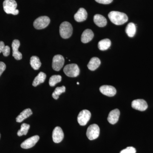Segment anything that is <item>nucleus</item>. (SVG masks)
I'll use <instances>...</instances> for the list:
<instances>
[{"instance_id":"obj_1","label":"nucleus","mask_w":153,"mask_h":153,"mask_svg":"<svg viewBox=\"0 0 153 153\" xmlns=\"http://www.w3.org/2000/svg\"><path fill=\"white\" fill-rule=\"evenodd\" d=\"M108 16L111 22L117 25H123L128 20V17L125 13L117 11L110 12Z\"/></svg>"},{"instance_id":"obj_2","label":"nucleus","mask_w":153,"mask_h":153,"mask_svg":"<svg viewBox=\"0 0 153 153\" xmlns=\"http://www.w3.org/2000/svg\"><path fill=\"white\" fill-rule=\"evenodd\" d=\"M17 4L15 0H5L3 3V7L6 13L17 15L19 10L16 9Z\"/></svg>"},{"instance_id":"obj_3","label":"nucleus","mask_w":153,"mask_h":153,"mask_svg":"<svg viewBox=\"0 0 153 153\" xmlns=\"http://www.w3.org/2000/svg\"><path fill=\"white\" fill-rule=\"evenodd\" d=\"M73 28L71 24L67 22H63L60 25V36L64 39H67L71 36Z\"/></svg>"},{"instance_id":"obj_4","label":"nucleus","mask_w":153,"mask_h":153,"mask_svg":"<svg viewBox=\"0 0 153 153\" xmlns=\"http://www.w3.org/2000/svg\"><path fill=\"white\" fill-rule=\"evenodd\" d=\"M63 71L66 75L69 77H74L78 76L79 74V68L76 64H68L64 67Z\"/></svg>"},{"instance_id":"obj_5","label":"nucleus","mask_w":153,"mask_h":153,"mask_svg":"<svg viewBox=\"0 0 153 153\" xmlns=\"http://www.w3.org/2000/svg\"><path fill=\"white\" fill-rule=\"evenodd\" d=\"M50 22V19L48 17L46 16L39 17L35 20L33 26L37 30H42L47 27Z\"/></svg>"},{"instance_id":"obj_6","label":"nucleus","mask_w":153,"mask_h":153,"mask_svg":"<svg viewBox=\"0 0 153 153\" xmlns=\"http://www.w3.org/2000/svg\"><path fill=\"white\" fill-rule=\"evenodd\" d=\"M100 134V128L97 125L94 124L88 128L86 136L90 140L96 139Z\"/></svg>"},{"instance_id":"obj_7","label":"nucleus","mask_w":153,"mask_h":153,"mask_svg":"<svg viewBox=\"0 0 153 153\" xmlns=\"http://www.w3.org/2000/svg\"><path fill=\"white\" fill-rule=\"evenodd\" d=\"M91 114L88 110H83L80 111L77 117V121L80 126L86 125L90 120Z\"/></svg>"},{"instance_id":"obj_8","label":"nucleus","mask_w":153,"mask_h":153,"mask_svg":"<svg viewBox=\"0 0 153 153\" xmlns=\"http://www.w3.org/2000/svg\"><path fill=\"white\" fill-rule=\"evenodd\" d=\"M65 60L62 55H55L52 60V67L54 70L59 71L64 65Z\"/></svg>"},{"instance_id":"obj_9","label":"nucleus","mask_w":153,"mask_h":153,"mask_svg":"<svg viewBox=\"0 0 153 153\" xmlns=\"http://www.w3.org/2000/svg\"><path fill=\"white\" fill-rule=\"evenodd\" d=\"M39 136L35 135L31 137L23 142L21 145V147L24 149H29L33 147L39 140Z\"/></svg>"},{"instance_id":"obj_10","label":"nucleus","mask_w":153,"mask_h":153,"mask_svg":"<svg viewBox=\"0 0 153 153\" xmlns=\"http://www.w3.org/2000/svg\"><path fill=\"white\" fill-rule=\"evenodd\" d=\"M131 106L134 109L143 111L148 108V104L144 100L137 99L132 101Z\"/></svg>"},{"instance_id":"obj_11","label":"nucleus","mask_w":153,"mask_h":153,"mask_svg":"<svg viewBox=\"0 0 153 153\" xmlns=\"http://www.w3.org/2000/svg\"><path fill=\"white\" fill-rule=\"evenodd\" d=\"M52 137L54 143H58L61 142L64 138V133L62 128L60 127H56L53 130Z\"/></svg>"},{"instance_id":"obj_12","label":"nucleus","mask_w":153,"mask_h":153,"mask_svg":"<svg viewBox=\"0 0 153 153\" xmlns=\"http://www.w3.org/2000/svg\"><path fill=\"white\" fill-rule=\"evenodd\" d=\"M100 91L102 94L108 97L114 96L116 94V89L113 86L103 85L100 88Z\"/></svg>"},{"instance_id":"obj_13","label":"nucleus","mask_w":153,"mask_h":153,"mask_svg":"<svg viewBox=\"0 0 153 153\" xmlns=\"http://www.w3.org/2000/svg\"><path fill=\"white\" fill-rule=\"evenodd\" d=\"M20 46V42L18 40H14L12 43L13 48V56L16 60H20L22 59V55L19 51V48Z\"/></svg>"},{"instance_id":"obj_14","label":"nucleus","mask_w":153,"mask_h":153,"mask_svg":"<svg viewBox=\"0 0 153 153\" xmlns=\"http://www.w3.org/2000/svg\"><path fill=\"white\" fill-rule=\"evenodd\" d=\"M120 111L118 109H115L111 111L108 114L107 120L108 122L111 124L116 123L119 118Z\"/></svg>"},{"instance_id":"obj_15","label":"nucleus","mask_w":153,"mask_h":153,"mask_svg":"<svg viewBox=\"0 0 153 153\" xmlns=\"http://www.w3.org/2000/svg\"><path fill=\"white\" fill-rule=\"evenodd\" d=\"M87 13L85 9L83 8H80L77 13L74 15V19L77 22H84L87 19Z\"/></svg>"},{"instance_id":"obj_16","label":"nucleus","mask_w":153,"mask_h":153,"mask_svg":"<svg viewBox=\"0 0 153 153\" xmlns=\"http://www.w3.org/2000/svg\"><path fill=\"white\" fill-rule=\"evenodd\" d=\"M94 34L92 30L90 29L85 30L82 33L81 36V40L84 44L88 43L93 39Z\"/></svg>"},{"instance_id":"obj_17","label":"nucleus","mask_w":153,"mask_h":153,"mask_svg":"<svg viewBox=\"0 0 153 153\" xmlns=\"http://www.w3.org/2000/svg\"><path fill=\"white\" fill-rule=\"evenodd\" d=\"M94 22L95 25L99 27H102L106 26L107 20L103 16L99 14H96L94 17Z\"/></svg>"},{"instance_id":"obj_18","label":"nucleus","mask_w":153,"mask_h":153,"mask_svg":"<svg viewBox=\"0 0 153 153\" xmlns=\"http://www.w3.org/2000/svg\"><path fill=\"white\" fill-rule=\"evenodd\" d=\"M33 114V111L30 108L25 109L21 112V113L16 118L17 122L21 123L23 120L29 117Z\"/></svg>"},{"instance_id":"obj_19","label":"nucleus","mask_w":153,"mask_h":153,"mask_svg":"<svg viewBox=\"0 0 153 153\" xmlns=\"http://www.w3.org/2000/svg\"><path fill=\"white\" fill-rule=\"evenodd\" d=\"M100 63L101 62L98 57H93L91 59L88 64L87 66L89 70L94 71L97 68H98Z\"/></svg>"},{"instance_id":"obj_20","label":"nucleus","mask_w":153,"mask_h":153,"mask_svg":"<svg viewBox=\"0 0 153 153\" xmlns=\"http://www.w3.org/2000/svg\"><path fill=\"white\" fill-rule=\"evenodd\" d=\"M46 77L47 75L45 73L43 72H40L34 79L33 83V86L36 87L41 83L44 82Z\"/></svg>"},{"instance_id":"obj_21","label":"nucleus","mask_w":153,"mask_h":153,"mask_svg":"<svg viewBox=\"0 0 153 153\" xmlns=\"http://www.w3.org/2000/svg\"><path fill=\"white\" fill-rule=\"evenodd\" d=\"M111 45V41L108 39L102 40L98 43V48L101 51H105L108 49Z\"/></svg>"},{"instance_id":"obj_22","label":"nucleus","mask_w":153,"mask_h":153,"mask_svg":"<svg viewBox=\"0 0 153 153\" xmlns=\"http://www.w3.org/2000/svg\"><path fill=\"white\" fill-rule=\"evenodd\" d=\"M30 65L34 70H38L41 66V63L39 57L33 56L31 57L30 60Z\"/></svg>"},{"instance_id":"obj_23","label":"nucleus","mask_w":153,"mask_h":153,"mask_svg":"<svg viewBox=\"0 0 153 153\" xmlns=\"http://www.w3.org/2000/svg\"><path fill=\"white\" fill-rule=\"evenodd\" d=\"M126 32L128 37H133L136 32V27L133 23L128 24L126 29Z\"/></svg>"},{"instance_id":"obj_24","label":"nucleus","mask_w":153,"mask_h":153,"mask_svg":"<svg viewBox=\"0 0 153 153\" xmlns=\"http://www.w3.org/2000/svg\"><path fill=\"white\" fill-rule=\"evenodd\" d=\"M30 128V125L27 123H23L21 126V128L17 133V135L19 137L22 135H26L27 134L28 130Z\"/></svg>"},{"instance_id":"obj_25","label":"nucleus","mask_w":153,"mask_h":153,"mask_svg":"<svg viewBox=\"0 0 153 153\" xmlns=\"http://www.w3.org/2000/svg\"><path fill=\"white\" fill-rule=\"evenodd\" d=\"M66 91V87L64 86L61 87H57L55 88L53 93L52 94V97L55 100H57L59 98V96L61 94L64 93Z\"/></svg>"},{"instance_id":"obj_26","label":"nucleus","mask_w":153,"mask_h":153,"mask_svg":"<svg viewBox=\"0 0 153 153\" xmlns=\"http://www.w3.org/2000/svg\"><path fill=\"white\" fill-rule=\"evenodd\" d=\"M62 79V77L60 75H53L50 77L49 80V84L50 86H55L57 83L60 82Z\"/></svg>"},{"instance_id":"obj_27","label":"nucleus","mask_w":153,"mask_h":153,"mask_svg":"<svg viewBox=\"0 0 153 153\" xmlns=\"http://www.w3.org/2000/svg\"><path fill=\"white\" fill-rule=\"evenodd\" d=\"M136 150L133 147H128L121 151L120 153H136Z\"/></svg>"},{"instance_id":"obj_28","label":"nucleus","mask_w":153,"mask_h":153,"mask_svg":"<svg viewBox=\"0 0 153 153\" xmlns=\"http://www.w3.org/2000/svg\"><path fill=\"white\" fill-rule=\"evenodd\" d=\"M10 49L8 46H5L4 48L3 49L2 53L3 55L5 57H7L10 54Z\"/></svg>"},{"instance_id":"obj_29","label":"nucleus","mask_w":153,"mask_h":153,"mask_svg":"<svg viewBox=\"0 0 153 153\" xmlns=\"http://www.w3.org/2000/svg\"><path fill=\"white\" fill-rule=\"evenodd\" d=\"M6 68V64L4 62H0V76Z\"/></svg>"},{"instance_id":"obj_30","label":"nucleus","mask_w":153,"mask_h":153,"mask_svg":"<svg viewBox=\"0 0 153 153\" xmlns=\"http://www.w3.org/2000/svg\"><path fill=\"white\" fill-rule=\"evenodd\" d=\"M95 1L100 4H108L112 2L113 0H95Z\"/></svg>"},{"instance_id":"obj_31","label":"nucleus","mask_w":153,"mask_h":153,"mask_svg":"<svg viewBox=\"0 0 153 153\" xmlns=\"http://www.w3.org/2000/svg\"><path fill=\"white\" fill-rule=\"evenodd\" d=\"M5 44L3 41H0V53L2 52L3 49L4 48Z\"/></svg>"},{"instance_id":"obj_32","label":"nucleus","mask_w":153,"mask_h":153,"mask_svg":"<svg viewBox=\"0 0 153 153\" xmlns=\"http://www.w3.org/2000/svg\"><path fill=\"white\" fill-rule=\"evenodd\" d=\"M77 84H79V83L78 82H77Z\"/></svg>"},{"instance_id":"obj_33","label":"nucleus","mask_w":153,"mask_h":153,"mask_svg":"<svg viewBox=\"0 0 153 153\" xmlns=\"http://www.w3.org/2000/svg\"><path fill=\"white\" fill-rule=\"evenodd\" d=\"M0 138H1V134H0Z\"/></svg>"}]
</instances>
